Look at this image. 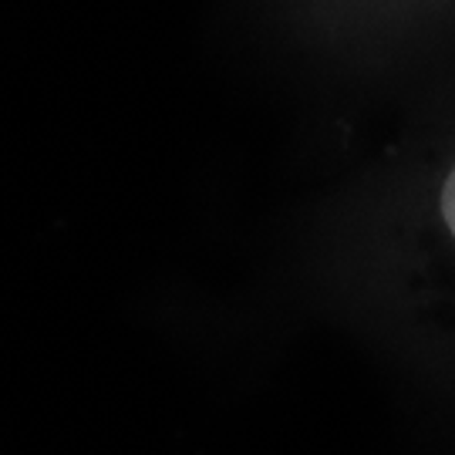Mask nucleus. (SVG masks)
Listing matches in <instances>:
<instances>
[{
    "mask_svg": "<svg viewBox=\"0 0 455 455\" xmlns=\"http://www.w3.org/2000/svg\"><path fill=\"white\" fill-rule=\"evenodd\" d=\"M439 210H442L445 227H449V233H452V240H455V165H452V172H449V180H445V186H442Z\"/></svg>",
    "mask_w": 455,
    "mask_h": 455,
    "instance_id": "f257e3e1",
    "label": "nucleus"
}]
</instances>
